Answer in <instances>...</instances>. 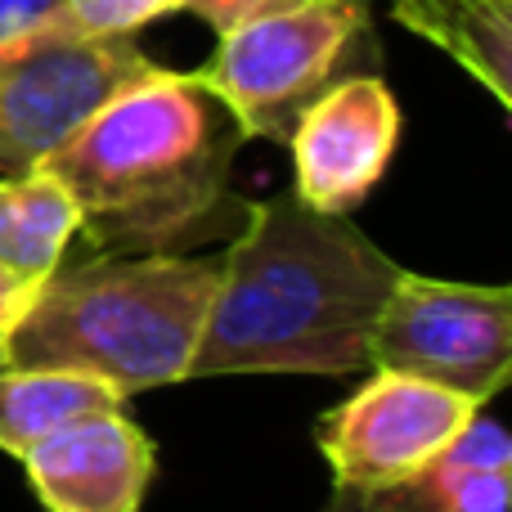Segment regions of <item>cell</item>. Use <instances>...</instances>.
Returning <instances> with one entry per match:
<instances>
[{"mask_svg":"<svg viewBox=\"0 0 512 512\" xmlns=\"http://www.w3.org/2000/svg\"><path fill=\"white\" fill-rule=\"evenodd\" d=\"M512 490V441L486 405L427 468L378 490H337L328 512H504Z\"/></svg>","mask_w":512,"mask_h":512,"instance_id":"cell-10","label":"cell"},{"mask_svg":"<svg viewBox=\"0 0 512 512\" xmlns=\"http://www.w3.org/2000/svg\"><path fill=\"white\" fill-rule=\"evenodd\" d=\"M81 212L59 176L45 167L27 176H0V274L41 283L68 256Z\"/></svg>","mask_w":512,"mask_h":512,"instance_id":"cell-12","label":"cell"},{"mask_svg":"<svg viewBox=\"0 0 512 512\" xmlns=\"http://www.w3.org/2000/svg\"><path fill=\"white\" fill-rule=\"evenodd\" d=\"M216 279L221 256H63L9 324L5 364L90 373L126 400L189 382Z\"/></svg>","mask_w":512,"mask_h":512,"instance_id":"cell-3","label":"cell"},{"mask_svg":"<svg viewBox=\"0 0 512 512\" xmlns=\"http://www.w3.org/2000/svg\"><path fill=\"white\" fill-rule=\"evenodd\" d=\"M477 409V400L450 387L373 369L355 396L319 418L315 441L337 490H378L427 468Z\"/></svg>","mask_w":512,"mask_h":512,"instance_id":"cell-7","label":"cell"},{"mask_svg":"<svg viewBox=\"0 0 512 512\" xmlns=\"http://www.w3.org/2000/svg\"><path fill=\"white\" fill-rule=\"evenodd\" d=\"M279 5V0H180V9H189V14H198L203 23H212L216 32H225V27L243 23V18L261 14V9Z\"/></svg>","mask_w":512,"mask_h":512,"instance_id":"cell-16","label":"cell"},{"mask_svg":"<svg viewBox=\"0 0 512 512\" xmlns=\"http://www.w3.org/2000/svg\"><path fill=\"white\" fill-rule=\"evenodd\" d=\"M104 409H126V396L90 373L0 364V450L14 459L63 423Z\"/></svg>","mask_w":512,"mask_h":512,"instance_id":"cell-13","label":"cell"},{"mask_svg":"<svg viewBox=\"0 0 512 512\" xmlns=\"http://www.w3.org/2000/svg\"><path fill=\"white\" fill-rule=\"evenodd\" d=\"M153 68L135 36H81L68 23L0 45V176L45 167L104 99Z\"/></svg>","mask_w":512,"mask_h":512,"instance_id":"cell-5","label":"cell"},{"mask_svg":"<svg viewBox=\"0 0 512 512\" xmlns=\"http://www.w3.org/2000/svg\"><path fill=\"white\" fill-rule=\"evenodd\" d=\"M391 18L512 108V0H391Z\"/></svg>","mask_w":512,"mask_h":512,"instance_id":"cell-11","label":"cell"},{"mask_svg":"<svg viewBox=\"0 0 512 512\" xmlns=\"http://www.w3.org/2000/svg\"><path fill=\"white\" fill-rule=\"evenodd\" d=\"M239 149V122L194 72L153 68L104 99L45 171L72 194L90 252H189L243 225Z\"/></svg>","mask_w":512,"mask_h":512,"instance_id":"cell-2","label":"cell"},{"mask_svg":"<svg viewBox=\"0 0 512 512\" xmlns=\"http://www.w3.org/2000/svg\"><path fill=\"white\" fill-rule=\"evenodd\" d=\"M59 9L81 36H135L153 18L176 14L180 0H59Z\"/></svg>","mask_w":512,"mask_h":512,"instance_id":"cell-14","label":"cell"},{"mask_svg":"<svg viewBox=\"0 0 512 512\" xmlns=\"http://www.w3.org/2000/svg\"><path fill=\"white\" fill-rule=\"evenodd\" d=\"M400 270L351 216L315 212L297 194L248 203L221 252L189 378L369 369V333Z\"/></svg>","mask_w":512,"mask_h":512,"instance_id":"cell-1","label":"cell"},{"mask_svg":"<svg viewBox=\"0 0 512 512\" xmlns=\"http://www.w3.org/2000/svg\"><path fill=\"white\" fill-rule=\"evenodd\" d=\"M369 369L409 373L486 405L512 369V292L400 270L369 333Z\"/></svg>","mask_w":512,"mask_h":512,"instance_id":"cell-6","label":"cell"},{"mask_svg":"<svg viewBox=\"0 0 512 512\" xmlns=\"http://www.w3.org/2000/svg\"><path fill=\"white\" fill-rule=\"evenodd\" d=\"M32 288L36 283H18V279H9V274H0V364H5V333H9V324L18 319V310L27 306Z\"/></svg>","mask_w":512,"mask_h":512,"instance_id":"cell-17","label":"cell"},{"mask_svg":"<svg viewBox=\"0 0 512 512\" xmlns=\"http://www.w3.org/2000/svg\"><path fill=\"white\" fill-rule=\"evenodd\" d=\"M45 512H140L153 486V441L122 414H86L18 454Z\"/></svg>","mask_w":512,"mask_h":512,"instance_id":"cell-9","label":"cell"},{"mask_svg":"<svg viewBox=\"0 0 512 512\" xmlns=\"http://www.w3.org/2000/svg\"><path fill=\"white\" fill-rule=\"evenodd\" d=\"M50 23H63L59 0H0V45Z\"/></svg>","mask_w":512,"mask_h":512,"instance_id":"cell-15","label":"cell"},{"mask_svg":"<svg viewBox=\"0 0 512 512\" xmlns=\"http://www.w3.org/2000/svg\"><path fill=\"white\" fill-rule=\"evenodd\" d=\"M400 144V104L378 72L337 77L288 135L292 194L315 212L351 216L387 176Z\"/></svg>","mask_w":512,"mask_h":512,"instance_id":"cell-8","label":"cell"},{"mask_svg":"<svg viewBox=\"0 0 512 512\" xmlns=\"http://www.w3.org/2000/svg\"><path fill=\"white\" fill-rule=\"evenodd\" d=\"M216 36L212 59L194 77L230 108L243 140L288 144L297 117L342 77L369 36V5L279 0Z\"/></svg>","mask_w":512,"mask_h":512,"instance_id":"cell-4","label":"cell"}]
</instances>
